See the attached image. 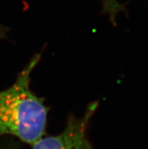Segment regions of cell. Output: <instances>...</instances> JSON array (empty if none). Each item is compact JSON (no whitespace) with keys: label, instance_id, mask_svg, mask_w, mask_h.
Wrapping results in <instances>:
<instances>
[{"label":"cell","instance_id":"obj_2","mask_svg":"<svg viewBox=\"0 0 148 149\" xmlns=\"http://www.w3.org/2000/svg\"><path fill=\"white\" fill-rule=\"evenodd\" d=\"M98 107V102H92L80 117L69 115L65 127L59 134L44 136L33 145L32 149H92L88 129Z\"/></svg>","mask_w":148,"mask_h":149},{"label":"cell","instance_id":"obj_1","mask_svg":"<svg viewBox=\"0 0 148 149\" xmlns=\"http://www.w3.org/2000/svg\"><path fill=\"white\" fill-rule=\"evenodd\" d=\"M40 58L33 57L13 85L0 91V137L10 136L33 146L45 136L49 108L30 89V76Z\"/></svg>","mask_w":148,"mask_h":149},{"label":"cell","instance_id":"obj_3","mask_svg":"<svg viewBox=\"0 0 148 149\" xmlns=\"http://www.w3.org/2000/svg\"><path fill=\"white\" fill-rule=\"evenodd\" d=\"M0 149H18V145L14 142H8L1 146Z\"/></svg>","mask_w":148,"mask_h":149},{"label":"cell","instance_id":"obj_4","mask_svg":"<svg viewBox=\"0 0 148 149\" xmlns=\"http://www.w3.org/2000/svg\"><path fill=\"white\" fill-rule=\"evenodd\" d=\"M8 29L3 25H0V40L6 37Z\"/></svg>","mask_w":148,"mask_h":149}]
</instances>
